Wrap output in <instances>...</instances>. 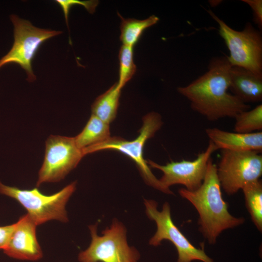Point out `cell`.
<instances>
[{
	"mask_svg": "<svg viewBox=\"0 0 262 262\" xmlns=\"http://www.w3.org/2000/svg\"><path fill=\"white\" fill-rule=\"evenodd\" d=\"M231 66L226 56L213 58L205 74L178 92L190 102L191 108L208 120L234 117L250 106L228 92Z\"/></svg>",
	"mask_w": 262,
	"mask_h": 262,
	"instance_id": "cell-1",
	"label": "cell"
},
{
	"mask_svg": "<svg viewBox=\"0 0 262 262\" xmlns=\"http://www.w3.org/2000/svg\"><path fill=\"white\" fill-rule=\"evenodd\" d=\"M179 193L197 211L199 230L210 245L216 243L223 231L238 227L245 222L244 217H235L229 212L228 205L222 196L216 165L211 158L201 186L193 191L182 188L179 189Z\"/></svg>",
	"mask_w": 262,
	"mask_h": 262,
	"instance_id": "cell-2",
	"label": "cell"
},
{
	"mask_svg": "<svg viewBox=\"0 0 262 262\" xmlns=\"http://www.w3.org/2000/svg\"><path fill=\"white\" fill-rule=\"evenodd\" d=\"M76 186V181H74L55 194L46 195L40 192L37 188L21 189L5 185L0 181V194L18 202L38 226L52 220L62 222L68 221L66 206L75 191Z\"/></svg>",
	"mask_w": 262,
	"mask_h": 262,
	"instance_id": "cell-3",
	"label": "cell"
},
{
	"mask_svg": "<svg viewBox=\"0 0 262 262\" xmlns=\"http://www.w3.org/2000/svg\"><path fill=\"white\" fill-rule=\"evenodd\" d=\"M163 124L161 116L157 113L151 112L143 118V125L139 134L134 140L128 141L119 137H110L104 142L84 149V155L96 151L116 150L131 158L137 165L146 183L153 188L166 194L173 195L170 189L164 187L152 173L143 157V148L146 142L152 137Z\"/></svg>",
	"mask_w": 262,
	"mask_h": 262,
	"instance_id": "cell-4",
	"label": "cell"
},
{
	"mask_svg": "<svg viewBox=\"0 0 262 262\" xmlns=\"http://www.w3.org/2000/svg\"><path fill=\"white\" fill-rule=\"evenodd\" d=\"M97 227L98 224L89 226L91 243L79 253V262H139L140 253L128 244L127 230L121 222L113 220L102 235L98 234Z\"/></svg>",
	"mask_w": 262,
	"mask_h": 262,
	"instance_id": "cell-5",
	"label": "cell"
},
{
	"mask_svg": "<svg viewBox=\"0 0 262 262\" xmlns=\"http://www.w3.org/2000/svg\"><path fill=\"white\" fill-rule=\"evenodd\" d=\"M219 25V33L229 51L227 56L231 66L250 70L262 77V37L260 32L248 22L241 31L233 29L213 11H208Z\"/></svg>",
	"mask_w": 262,
	"mask_h": 262,
	"instance_id": "cell-6",
	"label": "cell"
},
{
	"mask_svg": "<svg viewBox=\"0 0 262 262\" xmlns=\"http://www.w3.org/2000/svg\"><path fill=\"white\" fill-rule=\"evenodd\" d=\"M146 213L157 226V230L150 239L149 244L157 246L164 240L173 244L178 253L177 262H214L203 249L195 247L174 223L169 204L165 202L161 211L157 209V202L152 199H144Z\"/></svg>",
	"mask_w": 262,
	"mask_h": 262,
	"instance_id": "cell-7",
	"label": "cell"
},
{
	"mask_svg": "<svg viewBox=\"0 0 262 262\" xmlns=\"http://www.w3.org/2000/svg\"><path fill=\"white\" fill-rule=\"evenodd\" d=\"M14 41L9 51L0 59V68L9 63L19 65L26 72L27 80H36L32 62L42 44L48 39L61 33V31L45 29L33 26L30 21L12 15Z\"/></svg>",
	"mask_w": 262,
	"mask_h": 262,
	"instance_id": "cell-8",
	"label": "cell"
},
{
	"mask_svg": "<svg viewBox=\"0 0 262 262\" xmlns=\"http://www.w3.org/2000/svg\"><path fill=\"white\" fill-rule=\"evenodd\" d=\"M216 172L221 188L232 195L262 175V155L255 151L221 150Z\"/></svg>",
	"mask_w": 262,
	"mask_h": 262,
	"instance_id": "cell-9",
	"label": "cell"
},
{
	"mask_svg": "<svg viewBox=\"0 0 262 262\" xmlns=\"http://www.w3.org/2000/svg\"><path fill=\"white\" fill-rule=\"evenodd\" d=\"M84 156L74 137L50 135L46 141L44 161L36 186L61 181L77 166Z\"/></svg>",
	"mask_w": 262,
	"mask_h": 262,
	"instance_id": "cell-10",
	"label": "cell"
},
{
	"mask_svg": "<svg viewBox=\"0 0 262 262\" xmlns=\"http://www.w3.org/2000/svg\"><path fill=\"white\" fill-rule=\"evenodd\" d=\"M217 149L209 141L206 150L197 155L193 161H172L165 165L152 161H147L150 167L161 171L163 175L159 179L162 184L167 189L175 184H181L189 191H195L202 184L204 179L208 162L212 154Z\"/></svg>",
	"mask_w": 262,
	"mask_h": 262,
	"instance_id": "cell-11",
	"label": "cell"
},
{
	"mask_svg": "<svg viewBox=\"0 0 262 262\" xmlns=\"http://www.w3.org/2000/svg\"><path fill=\"white\" fill-rule=\"evenodd\" d=\"M36 226L27 214L20 217L15 223L4 253L20 260L36 261L41 259L43 252L36 237Z\"/></svg>",
	"mask_w": 262,
	"mask_h": 262,
	"instance_id": "cell-12",
	"label": "cell"
},
{
	"mask_svg": "<svg viewBox=\"0 0 262 262\" xmlns=\"http://www.w3.org/2000/svg\"><path fill=\"white\" fill-rule=\"evenodd\" d=\"M205 132L217 149L262 153V131L241 133L213 128L206 129Z\"/></svg>",
	"mask_w": 262,
	"mask_h": 262,
	"instance_id": "cell-13",
	"label": "cell"
},
{
	"mask_svg": "<svg viewBox=\"0 0 262 262\" xmlns=\"http://www.w3.org/2000/svg\"><path fill=\"white\" fill-rule=\"evenodd\" d=\"M243 102H258L262 100V77L246 68L231 66L229 89Z\"/></svg>",
	"mask_w": 262,
	"mask_h": 262,
	"instance_id": "cell-14",
	"label": "cell"
},
{
	"mask_svg": "<svg viewBox=\"0 0 262 262\" xmlns=\"http://www.w3.org/2000/svg\"><path fill=\"white\" fill-rule=\"evenodd\" d=\"M110 137L109 124L92 114L82 131L74 138L77 147L83 151Z\"/></svg>",
	"mask_w": 262,
	"mask_h": 262,
	"instance_id": "cell-15",
	"label": "cell"
},
{
	"mask_svg": "<svg viewBox=\"0 0 262 262\" xmlns=\"http://www.w3.org/2000/svg\"><path fill=\"white\" fill-rule=\"evenodd\" d=\"M121 91L116 82L98 96L91 106L92 114L109 124L116 117Z\"/></svg>",
	"mask_w": 262,
	"mask_h": 262,
	"instance_id": "cell-16",
	"label": "cell"
},
{
	"mask_svg": "<svg viewBox=\"0 0 262 262\" xmlns=\"http://www.w3.org/2000/svg\"><path fill=\"white\" fill-rule=\"evenodd\" d=\"M119 16L121 19L120 40L123 45L132 48L138 42L143 32L156 24L159 20L158 17L155 15L143 20L124 18L120 15Z\"/></svg>",
	"mask_w": 262,
	"mask_h": 262,
	"instance_id": "cell-17",
	"label": "cell"
},
{
	"mask_svg": "<svg viewBox=\"0 0 262 262\" xmlns=\"http://www.w3.org/2000/svg\"><path fill=\"white\" fill-rule=\"evenodd\" d=\"M246 208L259 231H262V182L260 180L246 184L242 189Z\"/></svg>",
	"mask_w": 262,
	"mask_h": 262,
	"instance_id": "cell-18",
	"label": "cell"
},
{
	"mask_svg": "<svg viewBox=\"0 0 262 262\" xmlns=\"http://www.w3.org/2000/svg\"><path fill=\"white\" fill-rule=\"evenodd\" d=\"M234 130L236 132L250 133L262 131V104L253 109L243 111L235 117Z\"/></svg>",
	"mask_w": 262,
	"mask_h": 262,
	"instance_id": "cell-19",
	"label": "cell"
},
{
	"mask_svg": "<svg viewBox=\"0 0 262 262\" xmlns=\"http://www.w3.org/2000/svg\"><path fill=\"white\" fill-rule=\"evenodd\" d=\"M133 48L122 45L119 51V81L117 84L121 89L136 72V67L133 61Z\"/></svg>",
	"mask_w": 262,
	"mask_h": 262,
	"instance_id": "cell-20",
	"label": "cell"
},
{
	"mask_svg": "<svg viewBox=\"0 0 262 262\" xmlns=\"http://www.w3.org/2000/svg\"><path fill=\"white\" fill-rule=\"evenodd\" d=\"M57 3L61 7L67 26H68V19L69 11L71 7L76 5L83 6L90 13L93 14L98 3V0H56Z\"/></svg>",
	"mask_w": 262,
	"mask_h": 262,
	"instance_id": "cell-21",
	"label": "cell"
},
{
	"mask_svg": "<svg viewBox=\"0 0 262 262\" xmlns=\"http://www.w3.org/2000/svg\"><path fill=\"white\" fill-rule=\"evenodd\" d=\"M251 8L253 11L254 20L260 29L262 27V0H242Z\"/></svg>",
	"mask_w": 262,
	"mask_h": 262,
	"instance_id": "cell-22",
	"label": "cell"
},
{
	"mask_svg": "<svg viewBox=\"0 0 262 262\" xmlns=\"http://www.w3.org/2000/svg\"><path fill=\"white\" fill-rule=\"evenodd\" d=\"M15 227V223L0 226V249L3 250L6 247Z\"/></svg>",
	"mask_w": 262,
	"mask_h": 262,
	"instance_id": "cell-23",
	"label": "cell"
},
{
	"mask_svg": "<svg viewBox=\"0 0 262 262\" xmlns=\"http://www.w3.org/2000/svg\"><path fill=\"white\" fill-rule=\"evenodd\" d=\"M222 0H209V3H210V5L213 7H215L217 5H218L220 3L222 2Z\"/></svg>",
	"mask_w": 262,
	"mask_h": 262,
	"instance_id": "cell-24",
	"label": "cell"
}]
</instances>
